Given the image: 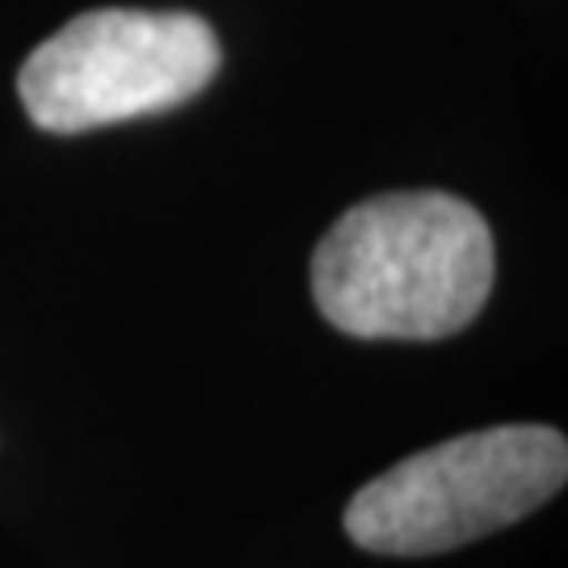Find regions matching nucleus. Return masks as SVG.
I'll return each instance as SVG.
<instances>
[{
  "label": "nucleus",
  "instance_id": "obj_2",
  "mask_svg": "<svg viewBox=\"0 0 568 568\" xmlns=\"http://www.w3.org/2000/svg\"><path fill=\"white\" fill-rule=\"evenodd\" d=\"M568 480L551 426H488L417 450L366 480L345 506L349 544L375 556H443L544 509Z\"/></svg>",
  "mask_w": 568,
  "mask_h": 568
},
{
  "label": "nucleus",
  "instance_id": "obj_3",
  "mask_svg": "<svg viewBox=\"0 0 568 568\" xmlns=\"http://www.w3.org/2000/svg\"><path fill=\"white\" fill-rule=\"evenodd\" d=\"M220 39L194 13L89 9L30 51L18 98L51 135H84L194 102L220 77Z\"/></svg>",
  "mask_w": 568,
  "mask_h": 568
},
{
  "label": "nucleus",
  "instance_id": "obj_1",
  "mask_svg": "<svg viewBox=\"0 0 568 568\" xmlns=\"http://www.w3.org/2000/svg\"><path fill=\"white\" fill-rule=\"evenodd\" d=\"M497 248L459 194L392 190L354 203L312 253V300L358 342H443L493 295Z\"/></svg>",
  "mask_w": 568,
  "mask_h": 568
}]
</instances>
